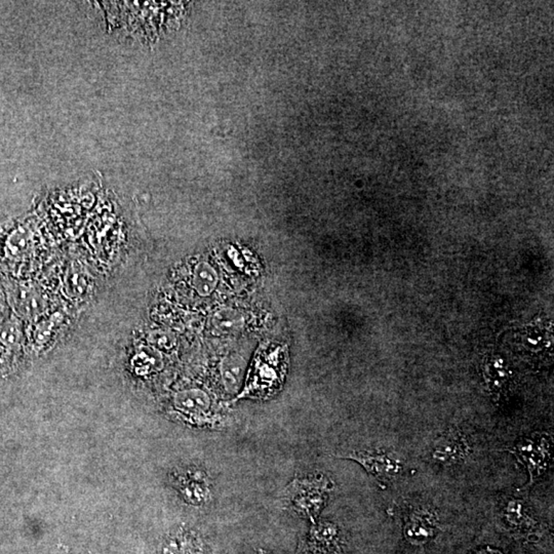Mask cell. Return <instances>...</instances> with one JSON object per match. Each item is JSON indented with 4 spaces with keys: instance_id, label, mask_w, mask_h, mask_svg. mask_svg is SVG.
I'll return each instance as SVG.
<instances>
[{
    "instance_id": "1",
    "label": "cell",
    "mask_w": 554,
    "mask_h": 554,
    "mask_svg": "<svg viewBox=\"0 0 554 554\" xmlns=\"http://www.w3.org/2000/svg\"><path fill=\"white\" fill-rule=\"evenodd\" d=\"M330 490L332 483L325 476L296 479L286 488V500L293 511L314 521L327 503Z\"/></svg>"
},
{
    "instance_id": "2",
    "label": "cell",
    "mask_w": 554,
    "mask_h": 554,
    "mask_svg": "<svg viewBox=\"0 0 554 554\" xmlns=\"http://www.w3.org/2000/svg\"><path fill=\"white\" fill-rule=\"evenodd\" d=\"M516 459L527 468L530 481L526 488H530L545 474L551 461V439L549 435L534 433L523 437L516 446L507 449Z\"/></svg>"
},
{
    "instance_id": "3",
    "label": "cell",
    "mask_w": 554,
    "mask_h": 554,
    "mask_svg": "<svg viewBox=\"0 0 554 554\" xmlns=\"http://www.w3.org/2000/svg\"><path fill=\"white\" fill-rule=\"evenodd\" d=\"M344 458L360 463L370 474L376 477L379 483L385 486L402 472V462L385 451H355Z\"/></svg>"
},
{
    "instance_id": "4",
    "label": "cell",
    "mask_w": 554,
    "mask_h": 554,
    "mask_svg": "<svg viewBox=\"0 0 554 554\" xmlns=\"http://www.w3.org/2000/svg\"><path fill=\"white\" fill-rule=\"evenodd\" d=\"M471 448L466 435L461 430H449L435 444L432 451L433 459L444 465L456 464L469 455Z\"/></svg>"
},
{
    "instance_id": "5",
    "label": "cell",
    "mask_w": 554,
    "mask_h": 554,
    "mask_svg": "<svg viewBox=\"0 0 554 554\" xmlns=\"http://www.w3.org/2000/svg\"><path fill=\"white\" fill-rule=\"evenodd\" d=\"M338 541V528L334 523H320L312 527L302 550L304 554L328 553L336 548Z\"/></svg>"
},
{
    "instance_id": "6",
    "label": "cell",
    "mask_w": 554,
    "mask_h": 554,
    "mask_svg": "<svg viewBox=\"0 0 554 554\" xmlns=\"http://www.w3.org/2000/svg\"><path fill=\"white\" fill-rule=\"evenodd\" d=\"M437 518L428 511H415L409 516L407 523L406 535L413 543H425L434 535Z\"/></svg>"
},
{
    "instance_id": "7",
    "label": "cell",
    "mask_w": 554,
    "mask_h": 554,
    "mask_svg": "<svg viewBox=\"0 0 554 554\" xmlns=\"http://www.w3.org/2000/svg\"><path fill=\"white\" fill-rule=\"evenodd\" d=\"M219 283L218 273L211 265L207 262H200L194 269L193 286L202 297L213 294Z\"/></svg>"
},
{
    "instance_id": "8",
    "label": "cell",
    "mask_w": 554,
    "mask_h": 554,
    "mask_svg": "<svg viewBox=\"0 0 554 554\" xmlns=\"http://www.w3.org/2000/svg\"><path fill=\"white\" fill-rule=\"evenodd\" d=\"M213 325L222 334H235L243 329L244 316L235 309H220L214 315Z\"/></svg>"
},
{
    "instance_id": "9",
    "label": "cell",
    "mask_w": 554,
    "mask_h": 554,
    "mask_svg": "<svg viewBox=\"0 0 554 554\" xmlns=\"http://www.w3.org/2000/svg\"><path fill=\"white\" fill-rule=\"evenodd\" d=\"M177 406L192 413H204L209 407V397L202 390L181 392L176 399Z\"/></svg>"
},
{
    "instance_id": "10",
    "label": "cell",
    "mask_w": 554,
    "mask_h": 554,
    "mask_svg": "<svg viewBox=\"0 0 554 554\" xmlns=\"http://www.w3.org/2000/svg\"><path fill=\"white\" fill-rule=\"evenodd\" d=\"M244 372V362L239 355H230L222 364V376L228 390H235L241 384Z\"/></svg>"
},
{
    "instance_id": "11",
    "label": "cell",
    "mask_w": 554,
    "mask_h": 554,
    "mask_svg": "<svg viewBox=\"0 0 554 554\" xmlns=\"http://www.w3.org/2000/svg\"><path fill=\"white\" fill-rule=\"evenodd\" d=\"M504 516L507 523L512 527H526L530 521H532L527 514L525 503L518 499H511V501L507 502Z\"/></svg>"
},
{
    "instance_id": "12",
    "label": "cell",
    "mask_w": 554,
    "mask_h": 554,
    "mask_svg": "<svg viewBox=\"0 0 554 554\" xmlns=\"http://www.w3.org/2000/svg\"><path fill=\"white\" fill-rule=\"evenodd\" d=\"M476 554H503L502 553H500L499 550H496V549L492 548H486V549H481V551H479Z\"/></svg>"
}]
</instances>
